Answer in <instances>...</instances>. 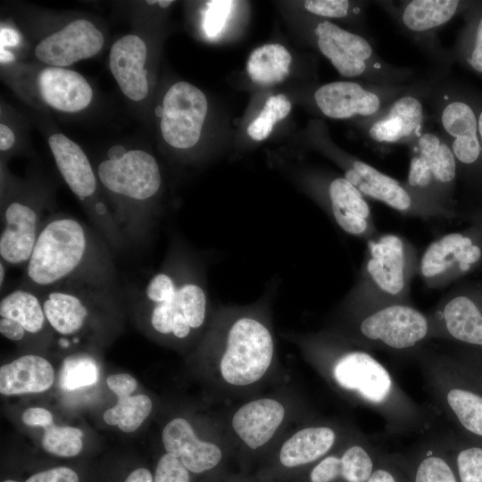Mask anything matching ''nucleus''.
Segmentation results:
<instances>
[{"mask_svg":"<svg viewBox=\"0 0 482 482\" xmlns=\"http://www.w3.org/2000/svg\"><path fill=\"white\" fill-rule=\"evenodd\" d=\"M305 347L326 362L336 387L356 401L392 419L414 414L389 370L362 347L333 333L306 339Z\"/></svg>","mask_w":482,"mask_h":482,"instance_id":"f257e3e1","label":"nucleus"},{"mask_svg":"<svg viewBox=\"0 0 482 482\" xmlns=\"http://www.w3.org/2000/svg\"><path fill=\"white\" fill-rule=\"evenodd\" d=\"M266 306L262 300L219 311L212 342L224 383L236 387L256 384L272 365L276 345Z\"/></svg>","mask_w":482,"mask_h":482,"instance_id":"f03ea898","label":"nucleus"},{"mask_svg":"<svg viewBox=\"0 0 482 482\" xmlns=\"http://www.w3.org/2000/svg\"><path fill=\"white\" fill-rule=\"evenodd\" d=\"M197 262L175 253L148 279L143 292L155 332L183 340L205 324L208 290L204 267Z\"/></svg>","mask_w":482,"mask_h":482,"instance_id":"7ed1b4c3","label":"nucleus"},{"mask_svg":"<svg viewBox=\"0 0 482 482\" xmlns=\"http://www.w3.org/2000/svg\"><path fill=\"white\" fill-rule=\"evenodd\" d=\"M357 280L343 302L347 312L389 303H408L418 274L415 247L402 236L385 233L367 241Z\"/></svg>","mask_w":482,"mask_h":482,"instance_id":"20e7f679","label":"nucleus"},{"mask_svg":"<svg viewBox=\"0 0 482 482\" xmlns=\"http://www.w3.org/2000/svg\"><path fill=\"white\" fill-rule=\"evenodd\" d=\"M342 329L333 334L362 348L403 351L431 338L426 315L409 303H389L347 312Z\"/></svg>","mask_w":482,"mask_h":482,"instance_id":"39448f33","label":"nucleus"},{"mask_svg":"<svg viewBox=\"0 0 482 482\" xmlns=\"http://www.w3.org/2000/svg\"><path fill=\"white\" fill-rule=\"evenodd\" d=\"M88 250V236L79 221L53 218L40 229L27 262V278L39 287H56L78 270Z\"/></svg>","mask_w":482,"mask_h":482,"instance_id":"423d86ee","label":"nucleus"},{"mask_svg":"<svg viewBox=\"0 0 482 482\" xmlns=\"http://www.w3.org/2000/svg\"><path fill=\"white\" fill-rule=\"evenodd\" d=\"M457 171V162L447 142L426 132L414 140L405 184L424 200L453 214L452 195Z\"/></svg>","mask_w":482,"mask_h":482,"instance_id":"0eeeda50","label":"nucleus"},{"mask_svg":"<svg viewBox=\"0 0 482 482\" xmlns=\"http://www.w3.org/2000/svg\"><path fill=\"white\" fill-rule=\"evenodd\" d=\"M472 232H452L434 240L419 260L418 275L433 289L470 271L481 259L479 239Z\"/></svg>","mask_w":482,"mask_h":482,"instance_id":"6e6552de","label":"nucleus"},{"mask_svg":"<svg viewBox=\"0 0 482 482\" xmlns=\"http://www.w3.org/2000/svg\"><path fill=\"white\" fill-rule=\"evenodd\" d=\"M204 94L192 84L179 81L166 92L162 109L161 131L171 146L187 149L199 140L207 113Z\"/></svg>","mask_w":482,"mask_h":482,"instance_id":"1a4fd4ad","label":"nucleus"},{"mask_svg":"<svg viewBox=\"0 0 482 482\" xmlns=\"http://www.w3.org/2000/svg\"><path fill=\"white\" fill-rule=\"evenodd\" d=\"M97 175L106 189L135 201L154 197L162 184L156 160L142 150H130L120 159L103 161Z\"/></svg>","mask_w":482,"mask_h":482,"instance_id":"9d476101","label":"nucleus"},{"mask_svg":"<svg viewBox=\"0 0 482 482\" xmlns=\"http://www.w3.org/2000/svg\"><path fill=\"white\" fill-rule=\"evenodd\" d=\"M314 34L320 51L340 75L353 78L369 73L371 80H374L376 77L373 73L383 70L371 45L362 36L328 21L319 22Z\"/></svg>","mask_w":482,"mask_h":482,"instance_id":"9b49d317","label":"nucleus"},{"mask_svg":"<svg viewBox=\"0 0 482 482\" xmlns=\"http://www.w3.org/2000/svg\"><path fill=\"white\" fill-rule=\"evenodd\" d=\"M428 317L431 338L482 346V304L474 295L453 291Z\"/></svg>","mask_w":482,"mask_h":482,"instance_id":"f8f14e48","label":"nucleus"},{"mask_svg":"<svg viewBox=\"0 0 482 482\" xmlns=\"http://www.w3.org/2000/svg\"><path fill=\"white\" fill-rule=\"evenodd\" d=\"M441 125L452 140L448 142L459 165L475 170L482 164V147L478 135L475 96H454L443 107Z\"/></svg>","mask_w":482,"mask_h":482,"instance_id":"ddd939ff","label":"nucleus"},{"mask_svg":"<svg viewBox=\"0 0 482 482\" xmlns=\"http://www.w3.org/2000/svg\"><path fill=\"white\" fill-rule=\"evenodd\" d=\"M103 45L102 32L91 21L78 19L45 37L35 54L39 61L62 68L96 55Z\"/></svg>","mask_w":482,"mask_h":482,"instance_id":"4468645a","label":"nucleus"},{"mask_svg":"<svg viewBox=\"0 0 482 482\" xmlns=\"http://www.w3.org/2000/svg\"><path fill=\"white\" fill-rule=\"evenodd\" d=\"M320 204L346 234L366 241L378 234L366 197L345 177H335L326 184Z\"/></svg>","mask_w":482,"mask_h":482,"instance_id":"2eb2a0df","label":"nucleus"},{"mask_svg":"<svg viewBox=\"0 0 482 482\" xmlns=\"http://www.w3.org/2000/svg\"><path fill=\"white\" fill-rule=\"evenodd\" d=\"M286 408L278 400L262 397L241 405L233 414L231 427L237 436L250 449L268 444L280 428Z\"/></svg>","mask_w":482,"mask_h":482,"instance_id":"dca6fc26","label":"nucleus"},{"mask_svg":"<svg viewBox=\"0 0 482 482\" xmlns=\"http://www.w3.org/2000/svg\"><path fill=\"white\" fill-rule=\"evenodd\" d=\"M314 99L321 112L331 119L371 117L382 107L378 93L353 81H336L320 87Z\"/></svg>","mask_w":482,"mask_h":482,"instance_id":"f3484780","label":"nucleus"},{"mask_svg":"<svg viewBox=\"0 0 482 482\" xmlns=\"http://www.w3.org/2000/svg\"><path fill=\"white\" fill-rule=\"evenodd\" d=\"M162 441L166 453L179 459L193 473L213 469L222 458L220 448L214 443L201 440L183 418H175L166 424Z\"/></svg>","mask_w":482,"mask_h":482,"instance_id":"a211bd4d","label":"nucleus"},{"mask_svg":"<svg viewBox=\"0 0 482 482\" xmlns=\"http://www.w3.org/2000/svg\"><path fill=\"white\" fill-rule=\"evenodd\" d=\"M41 228L38 214L31 206L10 203L4 211L0 236L2 261L12 265L27 264Z\"/></svg>","mask_w":482,"mask_h":482,"instance_id":"6ab92c4d","label":"nucleus"},{"mask_svg":"<svg viewBox=\"0 0 482 482\" xmlns=\"http://www.w3.org/2000/svg\"><path fill=\"white\" fill-rule=\"evenodd\" d=\"M146 46L137 36L126 35L112 45L109 55L110 70L122 93L133 101H141L148 94Z\"/></svg>","mask_w":482,"mask_h":482,"instance_id":"aec40b11","label":"nucleus"},{"mask_svg":"<svg viewBox=\"0 0 482 482\" xmlns=\"http://www.w3.org/2000/svg\"><path fill=\"white\" fill-rule=\"evenodd\" d=\"M37 88L42 99L51 107L64 112H76L87 108L93 91L85 78L77 71L47 67L37 76Z\"/></svg>","mask_w":482,"mask_h":482,"instance_id":"412c9836","label":"nucleus"},{"mask_svg":"<svg viewBox=\"0 0 482 482\" xmlns=\"http://www.w3.org/2000/svg\"><path fill=\"white\" fill-rule=\"evenodd\" d=\"M423 107L414 96L397 98L388 110L377 118L369 128L370 137L378 143L395 144L413 141L420 135Z\"/></svg>","mask_w":482,"mask_h":482,"instance_id":"4be33fe9","label":"nucleus"},{"mask_svg":"<svg viewBox=\"0 0 482 482\" xmlns=\"http://www.w3.org/2000/svg\"><path fill=\"white\" fill-rule=\"evenodd\" d=\"M364 442H353L340 453L327 454L312 469L311 482H366L374 471V461Z\"/></svg>","mask_w":482,"mask_h":482,"instance_id":"5701e85b","label":"nucleus"},{"mask_svg":"<svg viewBox=\"0 0 482 482\" xmlns=\"http://www.w3.org/2000/svg\"><path fill=\"white\" fill-rule=\"evenodd\" d=\"M48 144L70 189L80 199L91 196L96 188V179L81 147L61 133L53 134Z\"/></svg>","mask_w":482,"mask_h":482,"instance_id":"b1692460","label":"nucleus"},{"mask_svg":"<svg viewBox=\"0 0 482 482\" xmlns=\"http://www.w3.org/2000/svg\"><path fill=\"white\" fill-rule=\"evenodd\" d=\"M54 380L51 363L39 355H23L0 368V393L4 395L41 393Z\"/></svg>","mask_w":482,"mask_h":482,"instance_id":"393cba45","label":"nucleus"},{"mask_svg":"<svg viewBox=\"0 0 482 482\" xmlns=\"http://www.w3.org/2000/svg\"><path fill=\"white\" fill-rule=\"evenodd\" d=\"M337 432L328 425L308 426L284 441L279 461L287 468L304 466L321 460L337 443Z\"/></svg>","mask_w":482,"mask_h":482,"instance_id":"a878e982","label":"nucleus"},{"mask_svg":"<svg viewBox=\"0 0 482 482\" xmlns=\"http://www.w3.org/2000/svg\"><path fill=\"white\" fill-rule=\"evenodd\" d=\"M71 288L48 291L42 304L46 319L61 335H72L82 328L88 315L83 298Z\"/></svg>","mask_w":482,"mask_h":482,"instance_id":"bb28decb","label":"nucleus"},{"mask_svg":"<svg viewBox=\"0 0 482 482\" xmlns=\"http://www.w3.org/2000/svg\"><path fill=\"white\" fill-rule=\"evenodd\" d=\"M433 386L441 405L470 434L482 436V396L457 386L445 385L436 375Z\"/></svg>","mask_w":482,"mask_h":482,"instance_id":"cd10ccee","label":"nucleus"},{"mask_svg":"<svg viewBox=\"0 0 482 482\" xmlns=\"http://www.w3.org/2000/svg\"><path fill=\"white\" fill-rule=\"evenodd\" d=\"M470 4L456 0H413L403 9L402 22L414 33L432 31L445 23Z\"/></svg>","mask_w":482,"mask_h":482,"instance_id":"c85d7f7f","label":"nucleus"},{"mask_svg":"<svg viewBox=\"0 0 482 482\" xmlns=\"http://www.w3.org/2000/svg\"><path fill=\"white\" fill-rule=\"evenodd\" d=\"M291 61L289 52L282 45H264L253 51L247 61L246 71L253 82L271 86L287 77Z\"/></svg>","mask_w":482,"mask_h":482,"instance_id":"c756f323","label":"nucleus"},{"mask_svg":"<svg viewBox=\"0 0 482 482\" xmlns=\"http://www.w3.org/2000/svg\"><path fill=\"white\" fill-rule=\"evenodd\" d=\"M0 316L17 321L29 333L39 332L46 320L39 299L26 289H16L1 299Z\"/></svg>","mask_w":482,"mask_h":482,"instance_id":"7c9ffc66","label":"nucleus"},{"mask_svg":"<svg viewBox=\"0 0 482 482\" xmlns=\"http://www.w3.org/2000/svg\"><path fill=\"white\" fill-rule=\"evenodd\" d=\"M152 408L153 403L147 395H129L118 398L117 403L106 410L103 417L108 425H116L121 431L131 433L141 426Z\"/></svg>","mask_w":482,"mask_h":482,"instance_id":"2f4dec72","label":"nucleus"},{"mask_svg":"<svg viewBox=\"0 0 482 482\" xmlns=\"http://www.w3.org/2000/svg\"><path fill=\"white\" fill-rule=\"evenodd\" d=\"M468 22L460 39L461 60L472 71L482 74V4H470Z\"/></svg>","mask_w":482,"mask_h":482,"instance_id":"473e14b6","label":"nucleus"},{"mask_svg":"<svg viewBox=\"0 0 482 482\" xmlns=\"http://www.w3.org/2000/svg\"><path fill=\"white\" fill-rule=\"evenodd\" d=\"M98 380V368L96 362L86 354H73L62 362L59 383L65 390H75L79 387L96 384Z\"/></svg>","mask_w":482,"mask_h":482,"instance_id":"72a5a7b5","label":"nucleus"},{"mask_svg":"<svg viewBox=\"0 0 482 482\" xmlns=\"http://www.w3.org/2000/svg\"><path fill=\"white\" fill-rule=\"evenodd\" d=\"M83 432L78 428L56 426L45 428L42 446L49 453L60 457L78 455L83 447Z\"/></svg>","mask_w":482,"mask_h":482,"instance_id":"f704fd0d","label":"nucleus"},{"mask_svg":"<svg viewBox=\"0 0 482 482\" xmlns=\"http://www.w3.org/2000/svg\"><path fill=\"white\" fill-rule=\"evenodd\" d=\"M291 110V103L284 95L270 96L258 115L247 128V134L254 140L262 141L267 138L273 126L284 119Z\"/></svg>","mask_w":482,"mask_h":482,"instance_id":"c9c22d12","label":"nucleus"},{"mask_svg":"<svg viewBox=\"0 0 482 482\" xmlns=\"http://www.w3.org/2000/svg\"><path fill=\"white\" fill-rule=\"evenodd\" d=\"M413 482H459L455 470L440 453L428 451L416 467Z\"/></svg>","mask_w":482,"mask_h":482,"instance_id":"e433bc0d","label":"nucleus"},{"mask_svg":"<svg viewBox=\"0 0 482 482\" xmlns=\"http://www.w3.org/2000/svg\"><path fill=\"white\" fill-rule=\"evenodd\" d=\"M459 482H482V447L462 448L455 455Z\"/></svg>","mask_w":482,"mask_h":482,"instance_id":"4c0bfd02","label":"nucleus"},{"mask_svg":"<svg viewBox=\"0 0 482 482\" xmlns=\"http://www.w3.org/2000/svg\"><path fill=\"white\" fill-rule=\"evenodd\" d=\"M236 2L229 0H214L206 3L203 27L207 37H215L221 32Z\"/></svg>","mask_w":482,"mask_h":482,"instance_id":"58836bf2","label":"nucleus"},{"mask_svg":"<svg viewBox=\"0 0 482 482\" xmlns=\"http://www.w3.org/2000/svg\"><path fill=\"white\" fill-rule=\"evenodd\" d=\"M154 482H189V473L179 459L166 453L159 459Z\"/></svg>","mask_w":482,"mask_h":482,"instance_id":"ea45409f","label":"nucleus"},{"mask_svg":"<svg viewBox=\"0 0 482 482\" xmlns=\"http://www.w3.org/2000/svg\"><path fill=\"white\" fill-rule=\"evenodd\" d=\"M304 8L311 13L326 18H344L350 3L346 0H307Z\"/></svg>","mask_w":482,"mask_h":482,"instance_id":"a19ab883","label":"nucleus"},{"mask_svg":"<svg viewBox=\"0 0 482 482\" xmlns=\"http://www.w3.org/2000/svg\"><path fill=\"white\" fill-rule=\"evenodd\" d=\"M25 482H79L78 474L67 467H57L37 472Z\"/></svg>","mask_w":482,"mask_h":482,"instance_id":"79ce46f5","label":"nucleus"},{"mask_svg":"<svg viewBox=\"0 0 482 482\" xmlns=\"http://www.w3.org/2000/svg\"><path fill=\"white\" fill-rule=\"evenodd\" d=\"M106 383L118 398L131 395L137 386V380L126 373L111 375L107 378Z\"/></svg>","mask_w":482,"mask_h":482,"instance_id":"37998d69","label":"nucleus"},{"mask_svg":"<svg viewBox=\"0 0 482 482\" xmlns=\"http://www.w3.org/2000/svg\"><path fill=\"white\" fill-rule=\"evenodd\" d=\"M22 421L30 427H42L45 428L53 424V415L45 408L31 407L23 412Z\"/></svg>","mask_w":482,"mask_h":482,"instance_id":"c03bdc74","label":"nucleus"},{"mask_svg":"<svg viewBox=\"0 0 482 482\" xmlns=\"http://www.w3.org/2000/svg\"><path fill=\"white\" fill-rule=\"evenodd\" d=\"M24 328L17 321L6 318L0 320V332L12 341H20L25 336Z\"/></svg>","mask_w":482,"mask_h":482,"instance_id":"a18cd8bd","label":"nucleus"},{"mask_svg":"<svg viewBox=\"0 0 482 482\" xmlns=\"http://www.w3.org/2000/svg\"><path fill=\"white\" fill-rule=\"evenodd\" d=\"M15 137L13 132L6 125H0V149L1 151L9 150L14 144Z\"/></svg>","mask_w":482,"mask_h":482,"instance_id":"49530a36","label":"nucleus"},{"mask_svg":"<svg viewBox=\"0 0 482 482\" xmlns=\"http://www.w3.org/2000/svg\"><path fill=\"white\" fill-rule=\"evenodd\" d=\"M366 482H397L393 472L385 468L375 469Z\"/></svg>","mask_w":482,"mask_h":482,"instance_id":"de8ad7c7","label":"nucleus"},{"mask_svg":"<svg viewBox=\"0 0 482 482\" xmlns=\"http://www.w3.org/2000/svg\"><path fill=\"white\" fill-rule=\"evenodd\" d=\"M1 47L14 46L19 43V35L12 29H1Z\"/></svg>","mask_w":482,"mask_h":482,"instance_id":"09e8293b","label":"nucleus"},{"mask_svg":"<svg viewBox=\"0 0 482 482\" xmlns=\"http://www.w3.org/2000/svg\"><path fill=\"white\" fill-rule=\"evenodd\" d=\"M125 482H154L151 472L146 469H137L132 471Z\"/></svg>","mask_w":482,"mask_h":482,"instance_id":"8fccbe9b","label":"nucleus"},{"mask_svg":"<svg viewBox=\"0 0 482 482\" xmlns=\"http://www.w3.org/2000/svg\"><path fill=\"white\" fill-rule=\"evenodd\" d=\"M475 99L478 111V135L482 147V97L475 96Z\"/></svg>","mask_w":482,"mask_h":482,"instance_id":"3c124183","label":"nucleus"},{"mask_svg":"<svg viewBox=\"0 0 482 482\" xmlns=\"http://www.w3.org/2000/svg\"><path fill=\"white\" fill-rule=\"evenodd\" d=\"M126 154V151L121 145H114L108 151V159L116 160L121 158Z\"/></svg>","mask_w":482,"mask_h":482,"instance_id":"603ef678","label":"nucleus"},{"mask_svg":"<svg viewBox=\"0 0 482 482\" xmlns=\"http://www.w3.org/2000/svg\"><path fill=\"white\" fill-rule=\"evenodd\" d=\"M1 62H8L13 60L14 56L12 54V53L5 50L4 47H1Z\"/></svg>","mask_w":482,"mask_h":482,"instance_id":"864d4df0","label":"nucleus"},{"mask_svg":"<svg viewBox=\"0 0 482 482\" xmlns=\"http://www.w3.org/2000/svg\"><path fill=\"white\" fill-rule=\"evenodd\" d=\"M4 278H5V269H4V265L3 263V261H2L1 263H0V285H1V287L4 284Z\"/></svg>","mask_w":482,"mask_h":482,"instance_id":"5fc2aeb1","label":"nucleus"},{"mask_svg":"<svg viewBox=\"0 0 482 482\" xmlns=\"http://www.w3.org/2000/svg\"><path fill=\"white\" fill-rule=\"evenodd\" d=\"M173 3V1H168V0H162L158 1V4L161 7L166 8L169 5H170Z\"/></svg>","mask_w":482,"mask_h":482,"instance_id":"6e6d98bb","label":"nucleus"},{"mask_svg":"<svg viewBox=\"0 0 482 482\" xmlns=\"http://www.w3.org/2000/svg\"><path fill=\"white\" fill-rule=\"evenodd\" d=\"M146 3L149 4H153L158 3V1H147Z\"/></svg>","mask_w":482,"mask_h":482,"instance_id":"4d7b16f0","label":"nucleus"},{"mask_svg":"<svg viewBox=\"0 0 482 482\" xmlns=\"http://www.w3.org/2000/svg\"><path fill=\"white\" fill-rule=\"evenodd\" d=\"M4 482H18V481H15V480H12V479H6Z\"/></svg>","mask_w":482,"mask_h":482,"instance_id":"13d9d810","label":"nucleus"}]
</instances>
